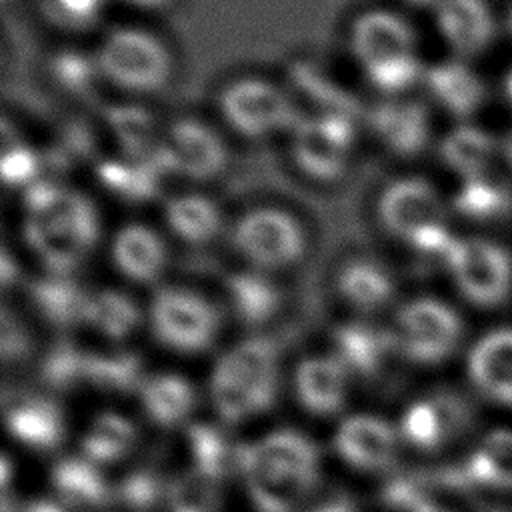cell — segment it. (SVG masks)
<instances>
[{"label": "cell", "instance_id": "cell-1", "mask_svg": "<svg viewBox=\"0 0 512 512\" xmlns=\"http://www.w3.org/2000/svg\"><path fill=\"white\" fill-rule=\"evenodd\" d=\"M24 212V240L50 274L70 276L98 242V212L76 190L36 180L24 192Z\"/></svg>", "mask_w": 512, "mask_h": 512}, {"label": "cell", "instance_id": "cell-2", "mask_svg": "<svg viewBox=\"0 0 512 512\" xmlns=\"http://www.w3.org/2000/svg\"><path fill=\"white\" fill-rule=\"evenodd\" d=\"M382 228L422 256L444 258L454 236L446 224V204L438 188L420 176L388 182L376 202Z\"/></svg>", "mask_w": 512, "mask_h": 512}, {"label": "cell", "instance_id": "cell-3", "mask_svg": "<svg viewBox=\"0 0 512 512\" xmlns=\"http://www.w3.org/2000/svg\"><path fill=\"white\" fill-rule=\"evenodd\" d=\"M100 78L128 94L160 90L172 74L168 46L148 30L122 26L110 30L94 54Z\"/></svg>", "mask_w": 512, "mask_h": 512}, {"label": "cell", "instance_id": "cell-4", "mask_svg": "<svg viewBox=\"0 0 512 512\" xmlns=\"http://www.w3.org/2000/svg\"><path fill=\"white\" fill-rule=\"evenodd\" d=\"M230 242L250 268L268 274L294 266L306 250L300 222L278 206L246 210L232 224Z\"/></svg>", "mask_w": 512, "mask_h": 512}, {"label": "cell", "instance_id": "cell-5", "mask_svg": "<svg viewBox=\"0 0 512 512\" xmlns=\"http://www.w3.org/2000/svg\"><path fill=\"white\" fill-rule=\"evenodd\" d=\"M224 122L240 136L262 140L292 130L300 120L288 92L264 78H236L218 94Z\"/></svg>", "mask_w": 512, "mask_h": 512}, {"label": "cell", "instance_id": "cell-6", "mask_svg": "<svg viewBox=\"0 0 512 512\" xmlns=\"http://www.w3.org/2000/svg\"><path fill=\"white\" fill-rule=\"evenodd\" d=\"M148 320L158 342L186 354L206 350L220 326L216 306L184 286H160L152 294Z\"/></svg>", "mask_w": 512, "mask_h": 512}, {"label": "cell", "instance_id": "cell-7", "mask_svg": "<svg viewBox=\"0 0 512 512\" xmlns=\"http://www.w3.org/2000/svg\"><path fill=\"white\" fill-rule=\"evenodd\" d=\"M392 332L404 358L432 366L448 360L458 350L464 328L450 304L434 296H418L402 304Z\"/></svg>", "mask_w": 512, "mask_h": 512}, {"label": "cell", "instance_id": "cell-8", "mask_svg": "<svg viewBox=\"0 0 512 512\" xmlns=\"http://www.w3.org/2000/svg\"><path fill=\"white\" fill-rule=\"evenodd\" d=\"M442 262L458 292L474 306L496 308L512 290L510 254L486 238H456Z\"/></svg>", "mask_w": 512, "mask_h": 512}, {"label": "cell", "instance_id": "cell-9", "mask_svg": "<svg viewBox=\"0 0 512 512\" xmlns=\"http://www.w3.org/2000/svg\"><path fill=\"white\" fill-rule=\"evenodd\" d=\"M354 148L352 118L314 112L300 116L290 130V154L296 168L310 180L330 184L340 180Z\"/></svg>", "mask_w": 512, "mask_h": 512}, {"label": "cell", "instance_id": "cell-10", "mask_svg": "<svg viewBox=\"0 0 512 512\" xmlns=\"http://www.w3.org/2000/svg\"><path fill=\"white\" fill-rule=\"evenodd\" d=\"M170 170L190 180H210L226 164V146L216 130L194 118L174 122L162 142Z\"/></svg>", "mask_w": 512, "mask_h": 512}, {"label": "cell", "instance_id": "cell-11", "mask_svg": "<svg viewBox=\"0 0 512 512\" xmlns=\"http://www.w3.org/2000/svg\"><path fill=\"white\" fill-rule=\"evenodd\" d=\"M466 376L490 404L512 410V328L482 334L466 354Z\"/></svg>", "mask_w": 512, "mask_h": 512}, {"label": "cell", "instance_id": "cell-12", "mask_svg": "<svg viewBox=\"0 0 512 512\" xmlns=\"http://www.w3.org/2000/svg\"><path fill=\"white\" fill-rule=\"evenodd\" d=\"M350 52L356 62L366 68L416 52V32L398 12L384 8L366 10L350 26Z\"/></svg>", "mask_w": 512, "mask_h": 512}, {"label": "cell", "instance_id": "cell-13", "mask_svg": "<svg viewBox=\"0 0 512 512\" xmlns=\"http://www.w3.org/2000/svg\"><path fill=\"white\" fill-rule=\"evenodd\" d=\"M110 260L122 278L134 284H152L166 270L168 248L152 226L128 222L112 236Z\"/></svg>", "mask_w": 512, "mask_h": 512}, {"label": "cell", "instance_id": "cell-14", "mask_svg": "<svg viewBox=\"0 0 512 512\" xmlns=\"http://www.w3.org/2000/svg\"><path fill=\"white\" fill-rule=\"evenodd\" d=\"M372 134L394 154L414 156L430 138L428 108L414 100L388 98L368 112Z\"/></svg>", "mask_w": 512, "mask_h": 512}, {"label": "cell", "instance_id": "cell-15", "mask_svg": "<svg viewBox=\"0 0 512 512\" xmlns=\"http://www.w3.org/2000/svg\"><path fill=\"white\" fill-rule=\"evenodd\" d=\"M434 16L442 40L460 60L480 54L494 40V16L484 0H440Z\"/></svg>", "mask_w": 512, "mask_h": 512}, {"label": "cell", "instance_id": "cell-16", "mask_svg": "<svg viewBox=\"0 0 512 512\" xmlns=\"http://www.w3.org/2000/svg\"><path fill=\"white\" fill-rule=\"evenodd\" d=\"M334 446L354 468L384 470L396 458V432L376 416H352L338 428Z\"/></svg>", "mask_w": 512, "mask_h": 512}, {"label": "cell", "instance_id": "cell-17", "mask_svg": "<svg viewBox=\"0 0 512 512\" xmlns=\"http://www.w3.org/2000/svg\"><path fill=\"white\" fill-rule=\"evenodd\" d=\"M238 468L244 472L248 492L260 512H294L312 490L302 480L264 464L252 444L238 448Z\"/></svg>", "mask_w": 512, "mask_h": 512}, {"label": "cell", "instance_id": "cell-18", "mask_svg": "<svg viewBox=\"0 0 512 512\" xmlns=\"http://www.w3.org/2000/svg\"><path fill=\"white\" fill-rule=\"evenodd\" d=\"M346 364L334 356H312L296 368V394L312 414L328 416L342 410L346 400Z\"/></svg>", "mask_w": 512, "mask_h": 512}, {"label": "cell", "instance_id": "cell-19", "mask_svg": "<svg viewBox=\"0 0 512 512\" xmlns=\"http://www.w3.org/2000/svg\"><path fill=\"white\" fill-rule=\"evenodd\" d=\"M424 86L440 108L458 118L474 114L486 96L480 76L460 58L442 60L426 68Z\"/></svg>", "mask_w": 512, "mask_h": 512}, {"label": "cell", "instance_id": "cell-20", "mask_svg": "<svg viewBox=\"0 0 512 512\" xmlns=\"http://www.w3.org/2000/svg\"><path fill=\"white\" fill-rule=\"evenodd\" d=\"M464 424V408L460 400L450 396H434L412 402L402 416V436L420 450L440 448Z\"/></svg>", "mask_w": 512, "mask_h": 512}, {"label": "cell", "instance_id": "cell-21", "mask_svg": "<svg viewBox=\"0 0 512 512\" xmlns=\"http://www.w3.org/2000/svg\"><path fill=\"white\" fill-rule=\"evenodd\" d=\"M6 424L14 438L36 450H52L64 436L58 406L42 396H14V400L6 404Z\"/></svg>", "mask_w": 512, "mask_h": 512}, {"label": "cell", "instance_id": "cell-22", "mask_svg": "<svg viewBox=\"0 0 512 512\" xmlns=\"http://www.w3.org/2000/svg\"><path fill=\"white\" fill-rule=\"evenodd\" d=\"M336 290L348 306L372 314L390 304L396 286L382 264L370 258H352L338 270Z\"/></svg>", "mask_w": 512, "mask_h": 512}, {"label": "cell", "instance_id": "cell-23", "mask_svg": "<svg viewBox=\"0 0 512 512\" xmlns=\"http://www.w3.org/2000/svg\"><path fill=\"white\" fill-rule=\"evenodd\" d=\"M252 450L270 468L290 474L310 488L316 486L320 476V454L308 436L296 430H276L252 444Z\"/></svg>", "mask_w": 512, "mask_h": 512}, {"label": "cell", "instance_id": "cell-24", "mask_svg": "<svg viewBox=\"0 0 512 512\" xmlns=\"http://www.w3.org/2000/svg\"><path fill=\"white\" fill-rule=\"evenodd\" d=\"M162 216L168 230L190 246H204L222 230V212L218 204L198 192L172 196L166 200Z\"/></svg>", "mask_w": 512, "mask_h": 512}, {"label": "cell", "instance_id": "cell-25", "mask_svg": "<svg viewBox=\"0 0 512 512\" xmlns=\"http://www.w3.org/2000/svg\"><path fill=\"white\" fill-rule=\"evenodd\" d=\"M336 356L362 378H374L388 352L398 350L392 330H380L366 322H348L334 332Z\"/></svg>", "mask_w": 512, "mask_h": 512}, {"label": "cell", "instance_id": "cell-26", "mask_svg": "<svg viewBox=\"0 0 512 512\" xmlns=\"http://www.w3.org/2000/svg\"><path fill=\"white\" fill-rule=\"evenodd\" d=\"M226 294L234 314L248 326L266 324L282 306V292L270 274L254 268L228 274Z\"/></svg>", "mask_w": 512, "mask_h": 512}, {"label": "cell", "instance_id": "cell-27", "mask_svg": "<svg viewBox=\"0 0 512 512\" xmlns=\"http://www.w3.org/2000/svg\"><path fill=\"white\" fill-rule=\"evenodd\" d=\"M496 156V140L482 128L462 124L450 130L440 142V158L446 168L462 180L486 176L490 162Z\"/></svg>", "mask_w": 512, "mask_h": 512}, {"label": "cell", "instance_id": "cell-28", "mask_svg": "<svg viewBox=\"0 0 512 512\" xmlns=\"http://www.w3.org/2000/svg\"><path fill=\"white\" fill-rule=\"evenodd\" d=\"M210 394L220 418L230 424L270 408L276 396L274 392L240 378L220 362H216L210 378Z\"/></svg>", "mask_w": 512, "mask_h": 512}, {"label": "cell", "instance_id": "cell-29", "mask_svg": "<svg viewBox=\"0 0 512 512\" xmlns=\"http://www.w3.org/2000/svg\"><path fill=\"white\" fill-rule=\"evenodd\" d=\"M138 304L122 290L100 288L88 294L84 322L106 338H126L140 324Z\"/></svg>", "mask_w": 512, "mask_h": 512}, {"label": "cell", "instance_id": "cell-30", "mask_svg": "<svg viewBox=\"0 0 512 512\" xmlns=\"http://www.w3.org/2000/svg\"><path fill=\"white\" fill-rule=\"evenodd\" d=\"M90 292H84L72 276L46 274L32 288V302L42 316L54 324L68 326L84 322V308Z\"/></svg>", "mask_w": 512, "mask_h": 512}, {"label": "cell", "instance_id": "cell-31", "mask_svg": "<svg viewBox=\"0 0 512 512\" xmlns=\"http://www.w3.org/2000/svg\"><path fill=\"white\" fill-rule=\"evenodd\" d=\"M140 394L146 414L160 426H176L194 408V392L190 384L174 374L144 380Z\"/></svg>", "mask_w": 512, "mask_h": 512}, {"label": "cell", "instance_id": "cell-32", "mask_svg": "<svg viewBox=\"0 0 512 512\" xmlns=\"http://www.w3.org/2000/svg\"><path fill=\"white\" fill-rule=\"evenodd\" d=\"M240 378L276 394L278 386V348L270 338L256 336L236 344L220 360Z\"/></svg>", "mask_w": 512, "mask_h": 512}, {"label": "cell", "instance_id": "cell-33", "mask_svg": "<svg viewBox=\"0 0 512 512\" xmlns=\"http://www.w3.org/2000/svg\"><path fill=\"white\" fill-rule=\"evenodd\" d=\"M52 484L62 500L98 506L108 500V486L98 468L84 458H64L52 470Z\"/></svg>", "mask_w": 512, "mask_h": 512}, {"label": "cell", "instance_id": "cell-34", "mask_svg": "<svg viewBox=\"0 0 512 512\" xmlns=\"http://www.w3.org/2000/svg\"><path fill=\"white\" fill-rule=\"evenodd\" d=\"M454 208L474 220H492L512 208V194L504 184L480 176L462 182L454 196Z\"/></svg>", "mask_w": 512, "mask_h": 512}, {"label": "cell", "instance_id": "cell-35", "mask_svg": "<svg viewBox=\"0 0 512 512\" xmlns=\"http://www.w3.org/2000/svg\"><path fill=\"white\" fill-rule=\"evenodd\" d=\"M188 444L194 458L196 472L210 480H220L230 466L238 464V448H230L224 434L208 424H194L188 428Z\"/></svg>", "mask_w": 512, "mask_h": 512}, {"label": "cell", "instance_id": "cell-36", "mask_svg": "<svg viewBox=\"0 0 512 512\" xmlns=\"http://www.w3.org/2000/svg\"><path fill=\"white\" fill-rule=\"evenodd\" d=\"M136 438L134 426L118 414H100L82 440L84 454L92 462H112L128 452Z\"/></svg>", "mask_w": 512, "mask_h": 512}, {"label": "cell", "instance_id": "cell-37", "mask_svg": "<svg viewBox=\"0 0 512 512\" xmlns=\"http://www.w3.org/2000/svg\"><path fill=\"white\" fill-rule=\"evenodd\" d=\"M368 84L386 98H402L418 82H424L426 68L416 52L402 54L390 60L362 68Z\"/></svg>", "mask_w": 512, "mask_h": 512}, {"label": "cell", "instance_id": "cell-38", "mask_svg": "<svg viewBox=\"0 0 512 512\" xmlns=\"http://www.w3.org/2000/svg\"><path fill=\"white\" fill-rule=\"evenodd\" d=\"M470 472L486 484L512 488V430L490 432L470 460Z\"/></svg>", "mask_w": 512, "mask_h": 512}, {"label": "cell", "instance_id": "cell-39", "mask_svg": "<svg viewBox=\"0 0 512 512\" xmlns=\"http://www.w3.org/2000/svg\"><path fill=\"white\" fill-rule=\"evenodd\" d=\"M140 360L130 352L118 354H86L84 364V380L90 384L114 390V392H128L136 388L140 382Z\"/></svg>", "mask_w": 512, "mask_h": 512}, {"label": "cell", "instance_id": "cell-40", "mask_svg": "<svg viewBox=\"0 0 512 512\" xmlns=\"http://www.w3.org/2000/svg\"><path fill=\"white\" fill-rule=\"evenodd\" d=\"M110 112V128L116 134L118 142L124 146L126 154H130L132 158H140L154 148V126L148 110H142L138 106H120Z\"/></svg>", "mask_w": 512, "mask_h": 512}, {"label": "cell", "instance_id": "cell-41", "mask_svg": "<svg viewBox=\"0 0 512 512\" xmlns=\"http://www.w3.org/2000/svg\"><path fill=\"white\" fill-rule=\"evenodd\" d=\"M216 482L200 472H190L178 478L168 488L170 512H214L216 510Z\"/></svg>", "mask_w": 512, "mask_h": 512}, {"label": "cell", "instance_id": "cell-42", "mask_svg": "<svg viewBox=\"0 0 512 512\" xmlns=\"http://www.w3.org/2000/svg\"><path fill=\"white\" fill-rule=\"evenodd\" d=\"M84 364H86L84 352L68 344H62L48 354L42 372L52 386L68 388V386H74L78 380H84Z\"/></svg>", "mask_w": 512, "mask_h": 512}, {"label": "cell", "instance_id": "cell-43", "mask_svg": "<svg viewBox=\"0 0 512 512\" xmlns=\"http://www.w3.org/2000/svg\"><path fill=\"white\" fill-rule=\"evenodd\" d=\"M54 78L68 90H86L92 80L100 78L94 58H88L78 52H64L54 60L52 66Z\"/></svg>", "mask_w": 512, "mask_h": 512}, {"label": "cell", "instance_id": "cell-44", "mask_svg": "<svg viewBox=\"0 0 512 512\" xmlns=\"http://www.w3.org/2000/svg\"><path fill=\"white\" fill-rule=\"evenodd\" d=\"M162 494V482L152 470H136L120 484V498L136 510H148L158 502Z\"/></svg>", "mask_w": 512, "mask_h": 512}, {"label": "cell", "instance_id": "cell-45", "mask_svg": "<svg viewBox=\"0 0 512 512\" xmlns=\"http://www.w3.org/2000/svg\"><path fill=\"white\" fill-rule=\"evenodd\" d=\"M40 160L32 152V148L24 144H14L4 152L2 160V174L6 184L10 186H30L38 178Z\"/></svg>", "mask_w": 512, "mask_h": 512}, {"label": "cell", "instance_id": "cell-46", "mask_svg": "<svg viewBox=\"0 0 512 512\" xmlns=\"http://www.w3.org/2000/svg\"><path fill=\"white\" fill-rule=\"evenodd\" d=\"M108 0H50L52 10L60 20L74 26H84L94 22L104 10Z\"/></svg>", "mask_w": 512, "mask_h": 512}, {"label": "cell", "instance_id": "cell-47", "mask_svg": "<svg viewBox=\"0 0 512 512\" xmlns=\"http://www.w3.org/2000/svg\"><path fill=\"white\" fill-rule=\"evenodd\" d=\"M310 512H356L352 498L342 496V494H334L326 500H322L320 504H316Z\"/></svg>", "mask_w": 512, "mask_h": 512}, {"label": "cell", "instance_id": "cell-48", "mask_svg": "<svg viewBox=\"0 0 512 512\" xmlns=\"http://www.w3.org/2000/svg\"><path fill=\"white\" fill-rule=\"evenodd\" d=\"M24 512H66L60 504L52 502V500H44V498H38V500H32L26 504Z\"/></svg>", "mask_w": 512, "mask_h": 512}, {"label": "cell", "instance_id": "cell-49", "mask_svg": "<svg viewBox=\"0 0 512 512\" xmlns=\"http://www.w3.org/2000/svg\"><path fill=\"white\" fill-rule=\"evenodd\" d=\"M122 2L130 4L134 8H140V10H158V8L168 6L172 0H122Z\"/></svg>", "mask_w": 512, "mask_h": 512}, {"label": "cell", "instance_id": "cell-50", "mask_svg": "<svg viewBox=\"0 0 512 512\" xmlns=\"http://www.w3.org/2000/svg\"><path fill=\"white\" fill-rule=\"evenodd\" d=\"M402 2L408 6H414V8H436V4L440 0H402Z\"/></svg>", "mask_w": 512, "mask_h": 512}, {"label": "cell", "instance_id": "cell-51", "mask_svg": "<svg viewBox=\"0 0 512 512\" xmlns=\"http://www.w3.org/2000/svg\"><path fill=\"white\" fill-rule=\"evenodd\" d=\"M414 512H448V510H444V508H440V506H436V504H432V502H424V504H420Z\"/></svg>", "mask_w": 512, "mask_h": 512}, {"label": "cell", "instance_id": "cell-52", "mask_svg": "<svg viewBox=\"0 0 512 512\" xmlns=\"http://www.w3.org/2000/svg\"><path fill=\"white\" fill-rule=\"evenodd\" d=\"M506 94H508V98L512 100V70H510L508 76H506Z\"/></svg>", "mask_w": 512, "mask_h": 512}, {"label": "cell", "instance_id": "cell-53", "mask_svg": "<svg viewBox=\"0 0 512 512\" xmlns=\"http://www.w3.org/2000/svg\"><path fill=\"white\" fill-rule=\"evenodd\" d=\"M506 154H508V158H510V164H512V134H510V138L506 140Z\"/></svg>", "mask_w": 512, "mask_h": 512}, {"label": "cell", "instance_id": "cell-54", "mask_svg": "<svg viewBox=\"0 0 512 512\" xmlns=\"http://www.w3.org/2000/svg\"><path fill=\"white\" fill-rule=\"evenodd\" d=\"M508 30H510V34H512V10H510V14H508Z\"/></svg>", "mask_w": 512, "mask_h": 512}]
</instances>
